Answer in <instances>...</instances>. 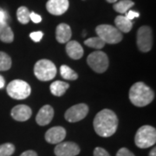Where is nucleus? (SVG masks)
Masks as SVG:
<instances>
[{
	"instance_id": "1",
	"label": "nucleus",
	"mask_w": 156,
	"mask_h": 156,
	"mask_svg": "<svg viewBox=\"0 0 156 156\" xmlns=\"http://www.w3.org/2000/svg\"><path fill=\"white\" fill-rule=\"evenodd\" d=\"M94 128L101 137H110L116 132L118 128V117L110 109H102L94 119Z\"/></svg>"
},
{
	"instance_id": "2",
	"label": "nucleus",
	"mask_w": 156,
	"mask_h": 156,
	"mask_svg": "<svg viewBox=\"0 0 156 156\" xmlns=\"http://www.w3.org/2000/svg\"><path fill=\"white\" fill-rule=\"evenodd\" d=\"M154 98V93L142 82H138L130 88L129 100L136 107H145L151 103Z\"/></svg>"
},
{
	"instance_id": "3",
	"label": "nucleus",
	"mask_w": 156,
	"mask_h": 156,
	"mask_svg": "<svg viewBox=\"0 0 156 156\" xmlns=\"http://www.w3.org/2000/svg\"><path fill=\"white\" fill-rule=\"evenodd\" d=\"M134 142L140 148H147L154 145L156 142L155 128L149 125L140 127L136 132Z\"/></svg>"
},
{
	"instance_id": "4",
	"label": "nucleus",
	"mask_w": 156,
	"mask_h": 156,
	"mask_svg": "<svg viewBox=\"0 0 156 156\" xmlns=\"http://www.w3.org/2000/svg\"><path fill=\"white\" fill-rule=\"evenodd\" d=\"M34 74L40 81L47 82L55 78L56 75V65L50 60L42 59L36 62L34 66Z\"/></svg>"
},
{
	"instance_id": "5",
	"label": "nucleus",
	"mask_w": 156,
	"mask_h": 156,
	"mask_svg": "<svg viewBox=\"0 0 156 156\" xmlns=\"http://www.w3.org/2000/svg\"><path fill=\"white\" fill-rule=\"evenodd\" d=\"M97 37L105 44H115L122 40V34L116 28L109 24H101L95 28Z\"/></svg>"
},
{
	"instance_id": "6",
	"label": "nucleus",
	"mask_w": 156,
	"mask_h": 156,
	"mask_svg": "<svg viewBox=\"0 0 156 156\" xmlns=\"http://www.w3.org/2000/svg\"><path fill=\"white\" fill-rule=\"evenodd\" d=\"M30 86L23 80H13L7 86V93L16 100L26 99L30 95Z\"/></svg>"
},
{
	"instance_id": "7",
	"label": "nucleus",
	"mask_w": 156,
	"mask_h": 156,
	"mask_svg": "<svg viewBox=\"0 0 156 156\" xmlns=\"http://www.w3.org/2000/svg\"><path fill=\"white\" fill-rule=\"evenodd\" d=\"M89 66L96 73H103L108 68V57L102 51H95L89 54L87 58Z\"/></svg>"
},
{
	"instance_id": "8",
	"label": "nucleus",
	"mask_w": 156,
	"mask_h": 156,
	"mask_svg": "<svg viewBox=\"0 0 156 156\" xmlns=\"http://www.w3.org/2000/svg\"><path fill=\"white\" fill-rule=\"evenodd\" d=\"M153 45V34L149 26H141L137 31V46L142 52H148Z\"/></svg>"
},
{
	"instance_id": "9",
	"label": "nucleus",
	"mask_w": 156,
	"mask_h": 156,
	"mask_svg": "<svg viewBox=\"0 0 156 156\" xmlns=\"http://www.w3.org/2000/svg\"><path fill=\"white\" fill-rule=\"evenodd\" d=\"M89 113V106L85 103H80L69 108L64 114V117L69 122H76L82 121Z\"/></svg>"
},
{
	"instance_id": "10",
	"label": "nucleus",
	"mask_w": 156,
	"mask_h": 156,
	"mask_svg": "<svg viewBox=\"0 0 156 156\" xmlns=\"http://www.w3.org/2000/svg\"><path fill=\"white\" fill-rule=\"evenodd\" d=\"M54 152L56 156H76L80 153V147L71 141L60 142L56 146Z\"/></svg>"
},
{
	"instance_id": "11",
	"label": "nucleus",
	"mask_w": 156,
	"mask_h": 156,
	"mask_svg": "<svg viewBox=\"0 0 156 156\" xmlns=\"http://www.w3.org/2000/svg\"><path fill=\"white\" fill-rule=\"evenodd\" d=\"M69 0H49L46 4V9L50 14L60 16L69 9Z\"/></svg>"
},
{
	"instance_id": "12",
	"label": "nucleus",
	"mask_w": 156,
	"mask_h": 156,
	"mask_svg": "<svg viewBox=\"0 0 156 156\" xmlns=\"http://www.w3.org/2000/svg\"><path fill=\"white\" fill-rule=\"evenodd\" d=\"M66 136V130L62 127H53L45 134V140L50 144H59Z\"/></svg>"
},
{
	"instance_id": "13",
	"label": "nucleus",
	"mask_w": 156,
	"mask_h": 156,
	"mask_svg": "<svg viewBox=\"0 0 156 156\" xmlns=\"http://www.w3.org/2000/svg\"><path fill=\"white\" fill-rule=\"evenodd\" d=\"M54 117V109L50 105H44L40 108L37 115L36 121L40 126H46L52 121Z\"/></svg>"
},
{
	"instance_id": "14",
	"label": "nucleus",
	"mask_w": 156,
	"mask_h": 156,
	"mask_svg": "<svg viewBox=\"0 0 156 156\" xmlns=\"http://www.w3.org/2000/svg\"><path fill=\"white\" fill-rule=\"evenodd\" d=\"M32 115V110L26 105H17L11 109V116L17 122H25Z\"/></svg>"
},
{
	"instance_id": "15",
	"label": "nucleus",
	"mask_w": 156,
	"mask_h": 156,
	"mask_svg": "<svg viewBox=\"0 0 156 156\" xmlns=\"http://www.w3.org/2000/svg\"><path fill=\"white\" fill-rule=\"evenodd\" d=\"M68 56L74 60H78L83 56V48L76 41H69L66 45Z\"/></svg>"
},
{
	"instance_id": "16",
	"label": "nucleus",
	"mask_w": 156,
	"mask_h": 156,
	"mask_svg": "<svg viewBox=\"0 0 156 156\" xmlns=\"http://www.w3.org/2000/svg\"><path fill=\"white\" fill-rule=\"evenodd\" d=\"M71 29L67 23H60L56 30V38L58 43L65 44L71 38Z\"/></svg>"
},
{
	"instance_id": "17",
	"label": "nucleus",
	"mask_w": 156,
	"mask_h": 156,
	"mask_svg": "<svg viewBox=\"0 0 156 156\" xmlns=\"http://www.w3.org/2000/svg\"><path fill=\"white\" fill-rule=\"evenodd\" d=\"M0 40L7 44L14 40V33L8 23L0 22Z\"/></svg>"
},
{
	"instance_id": "18",
	"label": "nucleus",
	"mask_w": 156,
	"mask_h": 156,
	"mask_svg": "<svg viewBox=\"0 0 156 156\" xmlns=\"http://www.w3.org/2000/svg\"><path fill=\"white\" fill-rule=\"evenodd\" d=\"M115 23L116 28L121 32H124V33L129 32L133 27L132 21L128 20L125 16H117L115 19Z\"/></svg>"
},
{
	"instance_id": "19",
	"label": "nucleus",
	"mask_w": 156,
	"mask_h": 156,
	"mask_svg": "<svg viewBox=\"0 0 156 156\" xmlns=\"http://www.w3.org/2000/svg\"><path fill=\"white\" fill-rule=\"evenodd\" d=\"M69 88V84L67 83L62 81H56L50 84V92L52 93V95L56 96H62Z\"/></svg>"
},
{
	"instance_id": "20",
	"label": "nucleus",
	"mask_w": 156,
	"mask_h": 156,
	"mask_svg": "<svg viewBox=\"0 0 156 156\" xmlns=\"http://www.w3.org/2000/svg\"><path fill=\"white\" fill-rule=\"evenodd\" d=\"M134 5V3L132 0H121L116 2L114 5V10L119 13L122 14H125L128 11H129V9Z\"/></svg>"
},
{
	"instance_id": "21",
	"label": "nucleus",
	"mask_w": 156,
	"mask_h": 156,
	"mask_svg": "<svg viewBox=\"0 0 156 156\" xmlns=\"http://www.w3.org/2000/svg\"><path fill=\"white\" fill-rule=\"evenodd\" d=\"M60 73H61L62 77L65 80L74 81V80H76L78 78L77 74L67 65H62L61 68H60Z\"/></svg>"
},
{
	"instance_id": "22",
	"label": "nucleus",
	"mask_w": 156,
	"mask_h": 156,
	"mask_svg": "<svg viewBox=\"0 0 156 156\" xmlns=\"http://www.w3.org/2000/svg\"><path fill=\"white\" fill-rule=\"evenodd\" d=\"M30 12L29 11L28 8H26L25 6H21L17 11V20L23 24H26L30 21Z\"/></svg>"
},
{
	"instance_id": "23",
	"label": "nucleus",
	"mask_w": 156,
	"mask_h": 156,
	"mask_svg": "<svg viewBox=\"0 0 156 156\" xmlns=\"http://www.w3.org/2000/svg\"><path fill=\"white\" fill-rule=\"evenodd\" d=\"M85 45H87L88 47L96 49V50H101L104 47L105 43L99 37H90L89 39H86L84 41Z\"/></svg>"
},
{
	"instance_id": "24",
	"label": "nucleus",
	"mask_w": 156,
	"mask_h": 156,
	"mask_svg": "<svg viewBox=\"0 0 156 156\" xmlns=\"http://www.w3.org/2000/svg\"><path fill=\"white\" fill-rule=\"evenodd\" d=\"M11 67V58L5 52L0 51V71H5Z\"/></svg>"
},
{
	"instance_id": "25",
	"label": "nucleus",
	"mask_w": 156,
	"mask_h": 156,
	"mask_svg": "<svg viewBox=\"0 0 156 156\" xmlns=\"http://www.w3.org/2000/svg\"><path fill=\"white\" fill-rule=\"evenodd\" d=\"M15 152V147L11 143L0 145V156H11Z\"/></svg>"
},
{
	"instance_id": "26",
	"label": "nucleus",
	"mask_w": 156,
	"mask_h": 156,
	"mask_svg": "<svg viewBox=\"0 0 156 156\" xmlns=\"http://www.w3.org/2000/svg\"><path fill=\"white\" fill-rule=\"evenodd\" d=\"M43 37H44V33L42 31H35L30 34V37L32 39L34 42H37V43L43 38Z\"/></svg>"
},
{
	"instance_id": "27",
	"label": "nucleus",
	"mask_w": 156,
	"mask_h": 156,
	"mask_svg": "<svg viewBox=\"0 0 156 156\" xmlns=\"http://www.w3.org/2000/svg\"><path fill=\"white\" fill-rule=\"evenodd\" d=\"M94 156H110L109 154L102 147H95L94 150Z\"/></svg>"
},
{
	"instance_id": "28",
	"label": "nucleus",
	"mask_w": 156,
	"mask_h": 156,
	"mask_svg": "<svg viewBox=\"0 0 156 156\" xmlns=\"http://www.w3.org/2000/svg\"><path fill=\"white\" fill-rule=\"evenodd\" d=\"M116 156H134V154L131 151L128 150V148L122 147L120 150L117 152Z\"/></svg>"
},
{
	"instance_id": "29",
	"label": "nucleus",
	"mask_w": 156,
	"mask_h": 156,
	"mask_svg": "<svg viewBox=\"0 0 156 156\" xmlns=\"http://www.w3.org/2000/svg\"><path fill=\"white\" fill-rule=\"evenodd\" d=\"M10 19L9 14L6 11H5L3 8H0V22L7 23Z\"/></svg>"
},
{
	"instance_id": "30",
	"label": "nucleus",
	"mask_w": 156,
	"mask_h": 156,
	"mask_svg": "<svg viewBox=\"0 0 156 156\" xmlns=\"http://www.w3.org/2000/svg\"><path fill=\"white\" fill-rule=\"evenodd\" d=\"M125 17L128 18V20L132 21L133 19H134L135 17H140V13L135 11H128L126 13H125Z\"/></svg>"
},
{
	"instance_id": "31",
	"label": "nucleus",
	"mask_w": 156,
	"mask_h": 156,
	"mask_svg": "<svg viewBox=\"0 0 156 156\" xmlns=\"http://www.w3.org/2000/svg\"><path fill=\"white\" fill-rule=\"evenodd\" d=\"M30 20H31L35 23H38L42 21V17L40 15L35 13V12H30Z\"/></svg>"
},
{
	"instance_id": "32",
	"label": "nucleus",
	"mask_w": 156,
	"mask_h": 156,
	"mask_svg": "<svg viewBox=\"0 0 156 156\" xmlns=\"http://www.w3.org/2000/svg\"><path fill=\"white\" fill-rule=\"evenodd\" d=\"M20 156H37V153H36L35 151L28 150V151L23 152Z\"/></svg>"
},
{
	"instance_id": "33",
	"label": "nucleus",
	"mask_w": 156,
	"mask_h": 156,
	"mask_svg": "<svg viewBox=\"0 0 156 156\" xmlns=\"http://www.w3.org/2000/svg\"><path fill=\"white\" fill-rule=\"evenodd\" d=\"M5 78L3 77L2 76H0V89H3L5 87Z\"/></svg>"
},
{
	"instance_id": "34",
	"label": "nucleus",
	"mask_w": 156,
	"mask_h": 156,
	"mask_svg": "<svg viewBox=\"0 0 156 156\" xmlns=\"http://www.w3.org/2000/svg\"><path fill=\"white\" fill-rule=\"evenodd\" d=\"M149 156H156V148L154 147L153 150H151V152L149 153Z\"/></svg>"
},
{
	"instance_id": "35",
	"label": "nucleus",
	"mask_w": 156,
	"mask_h": 156,
	"mask_svg": "<svg viewBox=\"0 0 156 156\" xmlns=\"http://www.w3.org/2000/svg\"><path fill=\"white\" fill-rule=\"evenodd\" d=\"M118 0H107V2L108 3H116Z\"/></svg>"
}]
</instances>
